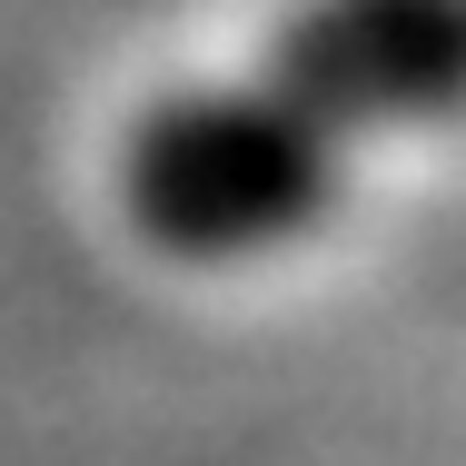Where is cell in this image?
<instances>
[{
    "mask_svg": "<svg viewBox=\"0 0 466 466\" xmlns=\"http://www.w3.org/2000/svg\"><path fill=\"white\" fill-rule=\"evenodd\" d=\"M466 119V0H308L228 80L149 99L119 139V218L169 268H258L407 129Z\"/></svg>",
    "mask_w": 466,
    "mask_h": 466,
    "instance_id": "6da1fadb",
    "label": "cell"
}]
</instances>
